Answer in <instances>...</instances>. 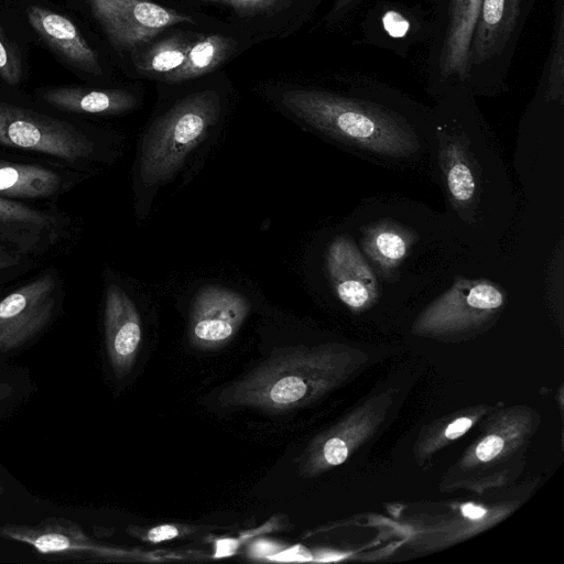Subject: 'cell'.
Wrapping results in <instances>:
<instances>
[{"label":"cell","instance_id":"1","mask_svg":"<svg viewBox=\"0 0 564 564\" xmlns=\"http://www.w3.org/2000/svg\"><path fill=\"white\" fill-rule=\"evenodd\" d=\"M355 96L313 88L282 93V106L308 126L370 152L403 158L419 149L406 120L382 104V83L357 74Z\"/></svg>","mask_w":564,"mask_h":564},{"label":"cell","instance_id":"2","mask_svg":"<svg viewBox=\"0 0 564 564\" xmlns=\"http://www.w3.org/2000/svg\"><path fill=\"white\" fill-rule=\"evenodd\" d=\"M54 109L0 99V152L61 163L91 175L113 160L109 137Z\"/></svg>","mask_w":564,"mask_h":564},{"label":"cell","instance_id":"3","mask_svg":"<svg viewBox=\"0 0 564 564\" xmlns=\"http://www.w3.org/2000/svg\"><path fill=\"white\" fill-rule=\"evenodd\" d=\"M220 98L214 90L186 96L148 130L138 160V181L145 189L171 180L185 159L209 133L220 117Z\"/></svg>","mask_w":564,"mask_h":564},{"label":"cell","instance_id":"4","mask_svg":"<svg viewBox=\"0 0 564 564\" xmlns=\"http://www.w3.org/2000/svg\"><path fill=\"white\" fill-rule=\"evenodd\" d=\"M539 1L481 0L467 69V87L474 96H494L507 89L516 48Z\"/></svg>","mask_w":564,"mask_h":564},{"label":"cell","instance_id":"5","mask_svg":"<svg viewBox=\"0 0 564 564\" xmlns=\"http://www.w3.org/2000/svg\"><path fill=\"white\" fill-rule=\"evenodd\" d=\"M65 284L50 265L0 296V366L41 338L61 315Z\"/></svg>","mask_w":564,"mask_h":564},{"label":"cell","instance_id":"6","mask_svg":"<svg viewBox=\"0 0 564 564\" xmlns=\"http://www.w3.org/2000/svg\"><path fill=\"white\" fill-rule=\"evenodd\" d=\"M481 0H446L433 14V32L424 63L431 95H443L467 87L469 48Z\"/></svg>","mask_w":564,"mask_h":564},{"label":"cell","instance_id":"7","mask_svg":"<svg viewBox=\"0 0 564 564\" xmlns=\"http://www.w3.org/2000/svg\"><path fill=\"white\" fill-rule=\"evenodd\" d=\"M80 232L79 220L57 205L32 204L0 196V239L46 260L68 251Z\"/></svg>","mask_w":564,"mask_h":564},{"label":"cell","instance_id":"8","mask_svg":"<svg viewBox=\"0 0 564 564\" xmlns=\"http://www.w3.org/2000/svg\"><path fill=\"white\" fill-rule=\"evenodd\" d=\"M93 176L61 163L19 155L0 156V196L32 204L57 200Z\"/></svg>","mask_w":564,"mask_h":564},{"label":"cell","instance_id":"9","mask_svg":"<svg viewBox=\"0 0 564 564\" xmlns=\"http://www.w3.org/2000/svg\"><path fill=\"white\" fill-rule=\"evenodd\" d=\"M432 9L401 1L379 0L367 9L360 23L361 42L405 57L432 36Z\"/></svg>","mask_w":564,"mask_h":564},{"label":"cell","instance_id":"10","mask_svg":"<svg viewBox=\"0 0 564 564\" xmlns=\"http://www.w3.org/2000/svg\"><path fill=\"white\" fill-rule=\"evenodd\" d=\"M109 41L120 51L132 50L189 15L149 0H87Z\"/></svg>","mask_w":564,"mask_h":564},{"label":"cell","instance_id":"11","mask_svg":"<svg viewBox=\"0 0 564 564\" xmlns=\"http://www.w3.org/2000/svg\"><path fill=\"white\" fill-rule=\"evenodd\" d=\"M250 312L248 300L231 289L206 285L194 296L188 321V339L199 349L227 345Z\"/></svg>","mask_w":564,"mask_h":564},{"label":"cell","instance_id":"12","mask_svg":"<svg viewBox=\"0 0 564 564\" xmlns=\"http://www.w3.org/2000/svg\"><path fill=\"white\" fill-rule=\"evenodd\" d=\"M104 336L109 365L118 380L132 369L142 338L139 311L132 297L112 276L104 288Z\"/></svg>","mask_w":564,"mask_h":564},{"label":"cell","instance_id":"13","mask_svg":"<svg viewBox=\"0 0 564 564\" xmlns=\"http://www.w3.org/2000/svg\"><path fill=\"white\" fill-rule=\"evenodd\" d=\"M326 270L337 296L351 310H360L377 297L376 276L349 239L338 237L330 243Z\"/></svg>","mask_w":564,"mask_h":564},{"label":"cell","instance_id":"14","mask_svg":"<svg viewBox=\"0 0 564 564\" xmlns=\"http://www.w3.org/2000/svg\"><path fill=\"white\" fill-rule=\"evenodd\" d=\"M28 18L37 34L66 61L86 72L101 73L96 52L70 20L37 6L29 7Z\"/></svg>","mask_w":564,"mask_h":564},{"label":"cell","instance_id":"15","mask_svg":"<svg viewBox=\"0 0 564 564\" xmlns=\"http://www.w3.org/2000/svg\"><path fill=\"white\" fill-rule=\"evenodd\" d=\"M37 96L45 105L69 115H119L137 105L135 97L122 89L62 86L42 89Z\"/></svg>","mask_w":564,"mask_h":564},{"label":"cell","instance_id":"16","mask_svg":"<svg viewBox=\"0 0 564 564\" xmlns=\"http://www.w3.org/2000/svg\"><path fill=\"white\" fill-rule=\"evenodd\" d=\"M503 303L502 292L485 281L457 280L431 307L427 319L452 322L471 313L490 312Z\"/></svg>","mask_w":564,"mask_h":564},{"label":"cell","instance_id":"17","mask_svg":"<svg viewBox=\"0 0 564 564\" xmlns=\"http://www.w3.org/2000/svg\"><path fill=\"white\" fill-rule=\"evenodd\" d=\"M235 47V42L220 34L199 35L189 46L183 64L164 75L170 83H181L207 74L217 68Z\"/></svg>","mask_w":564,"mask_h":564},{"label":"cell","instance_id":"18","mask_svg":"<svg viewBox=\"0 0 564 564\" xmlns=\"http://www.w3.org/2000/svg\"><path fill=\"white\" fill-rule=\"evenodd\" d=\"M192 43L193 40L183 33L173 34L142 52L135 66L143 73L166 75L183 64Z\"/></svg>","mask_w":564,"mask_h":564},{"label":"cell","instance_id":"19","mask_svg":"<svg viewBox=\"0 0 564 564\" xmlns=\"http://www.w3.org/2000/svg\"><path fill=\"white\" fill-rule=\"evenodd\" d=\"M442 158L451 196L459 204L470 202L475 196L476 180L459 147L448 143Z\"/></svg>","mask_w":564,"mask_h":564},{"label":"cell","instance_id":"20","mask_svg":"<svg viewBox=\"0 0 564 564\" xmlns=\"http://www.w3.org/2000/svg\"><path fill=\"white\" fill-rule=\"evenodd\" d=\"M369 253L384 267H394L406 253L405 236L393 228H377L368 238Z\"/></svg>","mask_w":564,"mask_h":564},{"label":"cell","instance_id":"21","mask_svg":"<svg viewBox=\"0 0 564 564\" xmlns=\"http://www.w3.org/2000/svg\"><path fill=\"white\" fill-rule=\"evenodd\" d=\"M43 260L0 239V286L39 268Z\"/></svg>","mask_w":564,"mask_h":564},{"label":"cell","instance_id":"22","mask_svg":"<svg viewBox=\"0 0 564 564\" xmlns=\"http://www.w3.org/2000/svg\"><path fill=\"white\" fill-rule=\"evenodd\" d=\"M21 63L15 51L0 26V77L9 85H18L21 80Z\"/></svg>","mask_w":564,"mask_h":564},{"label":"cell","instance_id":"23","mask_svg":"<svg viewBox=\"0 0 564 564\" xmlns=\"http://www.w3.org/2000/svg\"><path fill=\"white\" fill-rule=\"evenodd\" d=\"M26 384H19L18 380L0 379V417L19 405L26 395Z\"/></svg>","mask_w":564,"mask_h":564},{"label":"cell","instance_id":"24","mask_svg":"<svg viewBox=\"0 0 564 564\" xmlns=\"http://www.w3.org/2000/svg\"><path fill=\"white\" fill-rule=\"evenodd\" d=\"M205 2L227 6L242 14H256L275 9L286 0H203Z\"/></svg>","mask_w":564,"mask_h":564},{"label":"cell","instance_id":"25","mask_svg":"<svg viewBox=\"0 0 564 564\" xmlns=\"http://www.w3.org/2000/svg\"><path fill=\"white\" fill-rule=\"evenodd\" d=\"M321 451L322 458L319 459H323L325 464L330 466H336L344 463L348 456V447L345 441L336 436L326 440ZM317 462H315L313 466Z\"/></svg>","mask_w":564,"mask_h":564},{"label":"cell","instance_id":"26","mask_svg":"<svg viewBox=\"0 0 564 564\" xmlns=\"http://www.w3.org/2000/svg\"><path fill=\"white\" fill-rule=\"evenodd\" d=\"M367 0H334L327 15L329 23H339L347 20L366 3Z\"/></svg>","mask_w":564,"mask_h":564},{"label":"cell","instance_id":"27","mask_svg":"<svg viewBox=\"0 0 564 564\" xmlns=\"http://www.w3.org/2000/svg\"><path fill=\"white\" fill-rule=\"evenodd\" d=\"M284 547L285 546L280 542L261 538L249 544L248 554L252 558L268 560Z\"/></svg>","mask_w":564,"mask_h":564},{"label":"cell","instance_id":"28","mask_svg":"<svg viewBox=\"0 0 564 564\" xmlns=\"http://www.w3.org/2000/svg\"><path fill=\"white\" fill-rule=\"evenodd\" d=\"M312 560L313 555L302 545L285 546L268 558L272 562H307Z\"/></svg>","mask_w":564,"mask_h":564},{"label":"cell","instance_id":"29","mask_svg":"<svg viewBox=\"0 0 564 564\" xmlns=\"http://www.w3.org/2000/svg\"><path fill=\"white\" fill-rule=\"evenodd\" d=\"M503 447V441L497 435L485 437L476 448L477 457L487 462L496 457Z\"/></svg>","mask_w":564,"mask_h":564},{"label":"cell","instance_id":"30","mask_svg":"<svg viewBox=\"0 0 564 564\" xmlns=\"http://www.w3.org/2000/svg\"><path fill=\"white\" fill-rule=\"evenodd\" d=\"M178 535L176 527L171 524H162L152 528L147 534V539L151 542L158 543L166 540L174 539Z\"/></svg>","mask_w":564,"mask_h":564},{"label":"cell","instance_id":"31","mask_svg":"<svg viewBox=\"0 0 564 564\" xmlns=\"http://www.w3.org/2000/svg\"><path fill=\"white\" fill-rule=\"evenodd\" d=\"M471 425V420L468 417H460L451 423L446 431L445 435L449 440H454L463 435Z\"/></svg>","mask_w":564,"mask_h":564},{"label":"cell","instance_id":"32","mask_svg":"<svg viewBox=\"0 0 564 564\" xmlns=\"http://www.w3.org/2000/svg\"><path fill=\"white\" fill-rule=\"evenodd\" d=\"M462 512L465 517L470 518V519H479L486 514L485 509H482L478 506L471 505V503L464 505L462 507Z\"/></svg>","mask_w":564,"mask_h":564},{"label":"cell","instance_id":"33","mask_svg":"<svg viewBox=\"0 0 564 564\" xmlns=\"http://www.w3.org/2000/svg\"><path fill=\"white\" fill-rule=\"evenodd\" d=\"M319 557L317 558V561H334V560H338V558H341L343 555L341 554H337V553H330V552H327V553H321L318 555Z\"/></svg>","mask_w":564,"mask_h":564},{"label":"cell","instance_id":"34","mask_svg":"<svg viewBox=\"0 0 564 564\" xmlns=\"http://www.w3.org/2000/svg\"><path fill=\"white\" fill-rule=\"evenodd\" d=\"M446 0H427L433 11V14L436 13L445 3Z\"/></svg>","mask_w":564,"mask_h":564},{"label":"cell","instance_id":"35","mask_svg":"<svg viewBox=\"0 0 564 564\" xmlns=\"http://www.w3.org/2000/svg\"><path fill=\"white\" fill-rule=\"evenodd\" d=\"M4 488L0 485V497L3 495Z\"/></svg>","mask_w":564,"mask_h":564}]
</instances>
